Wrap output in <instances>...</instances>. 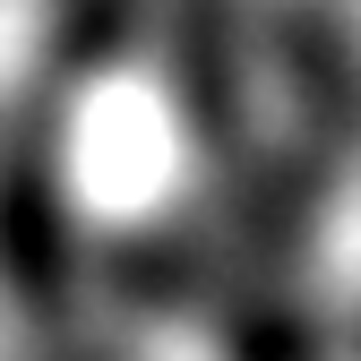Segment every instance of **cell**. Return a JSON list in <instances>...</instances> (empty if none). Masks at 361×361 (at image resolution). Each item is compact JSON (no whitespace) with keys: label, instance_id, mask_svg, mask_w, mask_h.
Masks as SVG:
<instances>
[{"label":"cell","instance_id":"6da1fadb","mask_svg":"<svg viewBox=\"0 0 361 361\" xmlns=\"http://www.w3.org/2000/svg\"><path fill=\"white\" fill-rule=\"evenodd\" d=\"M35 147L86 241L104 250L190 241L207 207L233 198L241 172L233 9H190L180 26L129 18L35 121Z\"/></svg>","mask_w":361,"mask_h":361},{"label":"cell","instance_id":"7a4b0ae2","mask_svg":"<svg viewBox=\"0 0 361 361\" xmlns=\"http://www.w3.org/2000/svg\"><path fill=\"white\" fill-rule=\"evenodd\" d=\"M78 215L35 129H0V344H52L78 319Z\"/></svg>","mask_w":361,"mask_h":361},{"label":"cell","instance_id":"3957f363","mask_svg":"<svg viewBox=\"0 0 361 361\" xmlns=\"http://www.w3.org/2000/svg\"><path fill=\"white\" fill-rule=\"evenodd\" d=\"M129 26V0H0V129H35Z\"/></svg>","mask_w":361,"mask_h":361},{"label":"cell","instance_id":"277c9868","mask_svg":"<svg viewBox=\"0 0 361 361\" xmlns=\"http://www.w3.org/2000/svg\"><path fill=\"white\" fill-rule=\"evenodd\" d=\"M293 250H301L310 293L336 301L344 319H353V336H361V147H344V164L327 172V190L310 198Z\"/></svg>","mask_w":361,"mask_h":361},{"label":"cell","instance_id":"5b68a950","mask_svg":"<svg viewBox=\"0 0 361 361\" xmlns=\"http://www.w3.org/2000/svg\"><path fill=\"white\" fill-rule=\"evenodd\" d=\"M353 26H361V0H353Z\"/></svg>","mask_w":361,"mask_h":361}]
</instances>
